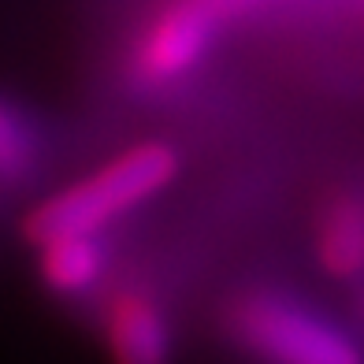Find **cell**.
I'll return each mask as SVG.
<instances>
[{
    "label": "cell",
    "instance_id": "obj_1",
    "mask_svg": "<svg viewBox=\"0 0 364 364\" xmlns=\"http://www.w3.org/2000/svg\"><path fill=\"white\" fill-rule=\"evenodd\" d=\"M178 175V153L168 141H141L101 171L78 178L75 186L53 193L23 220L26 242H48L60 235H97L115 216L149 201Z\"/></svg>",
    "mask_w": 364,
    "mask_h": 364
},
{
    "label": "cell",
    "instance_id": "obj_2",
    "mask_svg": "<svg viewBox=\"0 0 364 364\" xmlns=\"http://www.w3.org/2000/svg\"><path fill=\"white\" fill-rule=\"evenodd\" d=\"M227 331L264 364H364L360 342L338 323L275 290L242 294L227 309Z\"/></svg>",
    "mask_w": 364,
    "mask_h": 364
},
{
    "label": "cell",
    "instance_id": "obj_3",
    "mask_svg": "<svg viewBox=\"0 0 364 364\" xmlns=\"http://www.w3.org/2000/svg\"><path fill=\"white\" fill-rule=\"evenodd\" d=\"M257 4L264 0H171L138 34L130 71L145 86H168L193 71V63L205 56V48L216 38L220 23Z\"/></svg>",
    "mask_w": 364,
    "mask_h": 364
},
{
    "label": "cell",
    "instance_id": "obj_4",
    "mask_svg": "<svg viewBox=\"0 0 364 364\" xmlns=\"http://www.w3.org/2000/svg\"><path fill=\"white\" fill-rule=\"evenodd\" d=\"M105 342L112 364H171V327L156 297L123 287L105 309Z\"/></svg>",
    "mask_w": 364,
    "mask_h": 364
},
{
    "label": "cell",
    "instance_id": "obj_5",
    "mask_svg": "<svg viewBox=\"0 0 364 364\" xmlns=\"http://www.w3.org/2000/svg\"><path fill=\"white\" fill-rule=\"evenodd\" d=\"M316 260L331 279H357L364 272V197H335L316 223Z\"/></svg>",
    "mask_w": 364,
    "mask_h": 364
},
{
    "label": "cell",
    "instance_id": "obj_6",
    "mask_svg": "<svg viewBox=\"0 0 364 364\" xmlns=\"http://www.w3.org/2000/svg\"><path fill=\"white\" fill-rule=\"evenodd\" d=\"M105 275V245L97 235H60L41 242V279L53 294H86Z\"/></svg>",
    "mask_w": 364,
    "mask_h": 364
},
{
    "label": "cell",
    "instance_id": "obj_7",
    "mask_svg": "<svg viewBox=\"0 0 364 364\" xmlns=\"http://www.w3.org/2000/svg\"><path fill=\"white\" fill-rule=\"evenodd\" d=\"M38 153L34 130L23 119L19 108H11L8 101H0V178H19L30 171Z\"/></svg>",
    "mask_w": 364,
    "mask_h": 364
}]
</instances>
